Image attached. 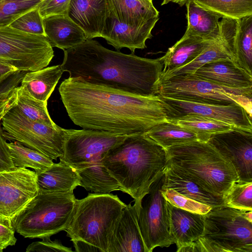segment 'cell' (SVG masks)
Returning <instances> with one entry per match:
<instances>
[{
  "label": "cell",
  "instance_id": "21",
  "mask_svg": "<svg viewBox=\"0 0 252 252\" xmlns=\"http://www.w3.org/2000/svg\"><path fill=\"white\" fill-rule=\"evenodd\" d=\"M169 231L177 252L196 241L204 228V216L176 207L168 202Z\"/></svg>",
  "mask_w": 252,
  "mask_h": 252
},
{
  "label": "cell",
  "instance_id": "41",
  "mask_svg": "<svg viewBox=\"0 0 252 252\" xmlns=\"http://www.w3.org/2000/svg\"><path fill=\"white\" fill-rule=\"evenodd\" d=\"M27 252H72L71 248L64 246L60 241H51L50 238L42 239L41 241H36L30 244L26 248Z\"/></svg>",
  "mask_w": 252,
  "mask_h": 252
},
{
  "label": "cell",
  "instance_id": "34",
  "mask_svg": "<svg viewBox=\"0 0 252 252\" xmlns=\"http://www.w3.org/2000/svg\"><path fill=\"white\" fill-rule=\"evenodd\" d=\"M221 18L239 20L252 15V0H194Z\"/></svg>",
  "mask_w": 252,
  "mask_h": 252
},
{
  "label": "cell",
  "instance_id": "32",
  "mask_svg": "<svg viewBox=\"0 0 252 252\" xmlns=\"http://www.w3.org/2000/svg\"><path fill=\"white\" fill-rule=\"evenodd\" d=\"M168 121L194 132L199 140L204 142H207L212 134L240 128L221 121L196 116H186Z\"/></svg>",
  "mask_w": 252,
  "mask_h": 252
},
{
  "label": "cell",
  "instance_id": "1",
  "mask_svg": "<svg viewBox=\"0 0 252 252\" xmlns=\"http://www.w3.org/2000/svg\"><path fill=\"white\" fill-rule=\"evenodd\" d=\"M59 92L70 120L84 129L128 135L146 133L167 121L158 95L135 94L69 77Z\"/></svg>",
  "mask_w": 252,
  "mask_h": 252
},
{
  "label": "cell",
  "instance_id": "27",
  "mask_svg": "<svg viewBox=\"0 0 252 252\" xmlns=\"http://www.w3.org/2000/svg\"><path fill=\"white\" fill-rule=\"evenodd\" d=\"M163 188L172 189L180 194L212 208L225 206L222 196L212 193L178 173L167 164L164 171Z\"/></svg>",
  "mask_w": 252,
  "mask_h": 252
},
{
  "label": "cell",
  "instance_id": "9",
  "mask_svg": "<svg viewBox=\"0 0 252 252\" xmlns=\"http://www.w3.org/2000/svg\"><path fill=\"white\" fill-rule=\"evenodd\" d=\"M158 95L175 99L216 105L238 104L252 116V88H231L200 78L193 74L159 81Z\"/></svg>",
  "mask_w": 252,
  "mask_h": 252
},
{
  "label": "cell",
  "instance_id": "5",
  "mask_svg": "<svg viewBox=\"0 0 252 252\" xmlns=\"http://www.w3.org/2000/svg\"><path fill=\"white\" fill-rule=\"evenodd\" d=\"M166 151L171 168L212 193L223 197L239 181L232 164L207 142L192 141Z\"/></svg>",
  "mask_w": 252,
  "mask_h": 252
},
{
  "label": "cell",
  "instance_id": "25",
  "mask_svg": "<svg viewBox=\"0 0 252 252\" xmlns=\"http://www.w3.org/2000/svg\"><path fill=\"white\" fill-rule=\"evenodd\" d=\"M186 4L188 25L185 33L200 37L207 41L217 40L220 35L219 19L221 17L194 0H188Z\"/></svg>",
  "mask_w": 252,
  "mask_h": 252
},
{
  "label": "cell",
  "instance_id": "24",
  "mask_svg": "<svg viewBox=\"0 0 252 252\" xmlns=\"http://www.w3.org/2000/svg\"><path fill=\"white\" fill-rule=\"evenodd\" d=\"M36 177L39 191L73 192L80 185V178L77 171L62 161L54 163L45 171L36 174Z\"/></svg>",
  "mask_w": 252,
  "mask_h": 252
},
{
  "label": "cell",
  "instance_id": "8",
  "mask_svg": "<svg viewBox=\"0 0 252 252\" xmlns=\"http://www.w3.org/2000/svg\"><path fill=\"white\" fill-rule=\"evenodd\" d=\"M242 211L224 205L203 215L204 231L194 243L195 252H252V222Z\"/></svg>",
  "mask_w": 252,
  "mask_h": 252
},
{
  "label": "cell",
  "instance_id": "3",
  "mask_svg": "<svg viewBox=\"0 0 252 252\" xmlns=\"http://www.w3.org/2000/svg\"><path fill=\"white\" fill-rule=\"evenodd\" d=\"M102 162L119 190L137 203L163 173L168 156L165 149L142 133L126 135L107 151Z\"/></svg>",
  "mask_w": 252,
  "mask_h": 252
},
{
  "label": "cell",
  "instance_id": "15",
  "mask_svg": "<svg viewBox=\"0 0 252 252\" xmlns=\"http://www.w3.org/2000/svg\"><path fill=\"white\" fill-rule=\"evenodd\" d=\"M207 142L232 164L239 181L252 182V131L235 128L214 133Z\"/></svg>",
  "mask_w": 252,
  "mask_h": 252
},
{
  "label": "cell",
  "instance_id": "11",
  "mask_svg": "<svg viewBox=\"0 0 252 252\" xmlns=\"http://www.w3.org/2000/svg\"><path fill=\"white\" fill-rule=\"evenodd\" d=\"M54 56L53 47L45 36L8 26L0 28V60L18 70L30 72L42 69Z\"/></svg>",
  "mask_w": 252,
  "mask_h": 252
},
{
  "label": "cell",
  "instance_id": "2",
  "mask_svg": "<svg viewBox=\"0 0 252 252\" xmlns=\"http://www.w3.org/2000/svg\"><path fill=\"white\" fill-rule=\"evenodd\" d=\"M61 67L69 77L147 96L157 95L163 64L159 58L126 54L103 47L93 39L63 50Z\"/></svg>",
  "mask_w": 252,
  "mask_h": 252
},
{
  "label": "cell",
  "instance_id": "10",
  "mask_svg": "<svg viewBox=\"0 0 252 252\" xmlns=\"http://www.w3.org/2000/svg\"><path fill=\"white\" fill-rule=\"evenodd\" d=\"M1 129L5 139L17 141L52 160L63 154V128L31 120L14 105L3 117Z\"/></svg>",
  "mask_w": 252,
  "mask_h": 252
},
{
  "label": "cell",
  "instance_id": "29",
  "mask_svg": "<svg viewBox=\"0 0 252 252\" xmlns=\"http://www.w3.org/2000/svg\"><path fill=\"white\" fill-rule=\"evenodd\" d=\"M222 59H230L233 61L226 44L219 36L190 63L174 70L162 72L159 81L165 80L175 76L193 74L204 64Z\"/></svg>",
  "mask_w": 252,
  "mask_h": 252
},
{
  "label": "cell",
  "instance_id": "18",
  "mask_svg": "<svg viewBox=\"0 0 252 252\" xmlns=\"http://www.w3.org/2000/svg\"><path fill=\"white\" fill-rule=\"evenodd\" d=\"M107 252H146L137 222L135 204L123 209L111 237Z\"/></svg>",
  "mask_w": 252,
  "mask_h": 252
},
{
  "label": "cell",
  "instance_id": "13",
  "mask_svg": "<svg viewBox=\"0 0 252 252\" xmlns=\"http://www.w3.org/2000/svg\"><path fill=\"white\" fill-rule=\"evenodd\" d=\"M158 95L164 107L167 121L196 116L215 119L252 131V116L241 105L202 104Z\"/></svg>",
  "mask_w": 252,
  "mask_h": 252
},
{
  "label": "cell",
  "instance_id": "33",
  "mask_svg": "<svg viewBox=\"0 0 252 252\" xmlns=\"http://www.w3.org/2000/svg\"><path fill=\"white\" fill-rule=\"evenodd\" d=\"M14 105L24 115L31 120L54 127L58 126L48 113L47 101L33 98L21 85L16 88Z\"/></svg>",
  "mask_w": 252,
  "mask_h": 252
},
{
  "label": "cell",
  "instance_id": "44",
  "mask_svg": "<svg viewBox=\"0 0 252 252\" xmlns=\"http://www.w3.org/2000/svg\"><path fill=\"white\" fill-rule=\"evenodd\" d=\"M75 251L77 252H102L99 248L84 241L75 240L72 241Z\"/></svg>",
  "mask_w": 252,
  "mask_h": 252
},
{
  "label": "cell",
  "instance_id": "19",
  "mask_svg": "<svg viewBox=\"0 0 252 252\" xmlns=\"http://www.w3.org/2000/svg\"><path fill=\"white\" fill-rule=\"evenodd\" d=\"M193 74L223 87L237 89L252 88V75L230 59L207 63Z\"/></svg>",
  "mask_w": 252,
  "mask_h": 252
},
{
  "label": "cell",
  "instance_id": "20",
  "mask_svg": "<svg viewBox=\"0 0 252 252\" xmlns=\"http://www.w3.org/2000/svg\"><path fill=\"white\" fill-rule=\"evenodd\" d=\"M106 12V0H70L67 15L90 39L101 37Z\"/></svg>",
  "mask_w": 252,
  "mask_h": 252
},
{
  "label": "cell",
  "instance_id": "47",
  "mask_svg": "<svg viewBox=\"0 0 252 252\" xmlns=\"http://www.w3.org/2000/svg\"><path fill=\"white\" fill-rule=\"evenodd\" d=\"M242 215L244 218L252 222V211L242 210Z\"/></svg>",
  "mask_w": 252,
  "mask_h": 252
},
{
  "label": "cell",
  "instance_id": "40",
  "mask_svg": "<svg viewBox=\"0 0 252 252\" xmlns=\"http://www.w3.org/2000/svg\"><path fill=\"white\" fill-rule=\"evenodd\" d=\"M70 0H42L37 6L43 19L54 15H67Z\"/></svg>",
  "mask_w": 252,
  "mask_h": 252
},
{
  "label": "cell",
  "instance_id": "39",
  "mask_svg": "<svg viewBox=\"0 0 252 252\" xmlns=\"http://www.w3.org/2000/svg\"><path fill=\"white\" fill-rule=\"evenodd\" d=\"M8 27L25 33L45 36L43 18L37 6L19 17Z\"/></svg>",
  "mask_w": 252,
  "mask_h": 252
},
{
  "label": "cell",
  "instance_id": "31",
  "mask_svg": "<svg viewBox=\"0 0 252 252\" xmlns=\"http://www.w3.org/2000/svg\"><path fill=\"white\" fill-rule=\"evenodd\" d=\"M7 144L15 167L31 168L38 174L45 171L54 163L44 155L17 141Z\"/></svg>",
  "mask_w": 252,
  "mask_h": 252
},
{
  "label": "cell",
  "instance_id": "42",
  "mask_svg": "<svg viewBox=\"0 0 252 252\" xmlns=\"http://www.w3.org/2000/svg\"><path fill=\"white\" fill-rule=\"evenodd\" d=\"M12 219L0 216V252L8 246L15 245L17 239Z\"/></svg>",
  "mask_w": 252,
  "mask_h": 252
},
{
  "label": "cell",
  "instance_id": "14",
  "mask_svg": "<svg viewBox=\"0 0 252 252\" xmlns=\"http://www.w3.org/2000/svg\"><path fill=\"white\" fill-rule=\"evenodd\" d=\"M38 192L35 171L15 167L0 172V216L12 219Z\"/></svg>",
  "mask_w": 252,
  "mask_h": 252
},
{
  "label": "cell",
  "instance_id": "28",
  "mask_svg": "<svg viewBox=\"0 0 252 252\" xmlns=\"http://www.w3.org/2000/svg\"><path fill=\"white\" fill-rule=\"evenodd\" d=\"M63 72L61 65L27 72L21 82V86L33 98L47 101Z\"/></svg>",
  "mask_w": 252,
  "mask_h": 252
},
{
  "label": "cell",
  "instance_id": "23",
  "mask_svg": "<svg viewBox=\"0 0 252 252\" xmlns=\"http://www.w3.org/2000/svg\"><path fill=\"white\" fill-rule=\"evenodd\" d=\"M117 19L132 27L145 26L159 19V12L149 0H106Z\"/></svg>",
  "mask_w": 252,
  "mask_h": 252
},
{
  "label": "cell",
  "instance_id": "48",
  "mask_svg": "<svg viewBox=\"0 0 252 252\" xmlns=\"http://www.w3.org/2000/svg\"><path fill=\"white\" fill-rule=\"evenodd\" d=\"M150 0V1H153V0Z\"/></svg>",
  "mask_w": 252,
  "mask_h": 252
},
{
  "label": "cell",
  "instance_id": "4",
  "mask_svg": "<svg viewBox=\"0 0 252 252\" xmlns=\"http://www.w3.org/2000/svg\"><path fill=\"white\" fill-rule=\"evenodd\" d=\"M126 135L94 129L63 128V154L60 160L78 172L80 186L94 193L119 190L118 182L103 165L107 151Z\"/></svg>",
  "mask_w": 252,
  "mask_h": 252
},
{
  "label": "cell",
  "instance_id": "6",
  "mask_svg": "<svg viewBox=\"0 0 252 252\" xmlns=\"http://www.w3.org/2000/svg\"><path fill=\"white\" fill-rule=\"evenodd\" d=\"M126 204L113 194L91 193L78 199L67 228L70 240H80L107 252L110 240Z\"/></svg>",
  "mask_w": 252,
  "mask_h": 252
},
{
  "label": "cell",
  "instance_id": "45",
  "mask_svg": "<svg viewBox=\"0 0 252 252\" xmlns=\"http://www.w3.org/2000/svg\"><path fill=\"white\" fill-rule=\"evenodd\" d=\"M18 71L11 65L0 60V83Z\"/></svg>",
  "mask_w": 252,
  "mask_h": 252
},
{
  "label": "cell",
  "instance_id": "46",
  "mask_svg": "<svg viewBox=\"0 0 252 252\" xmlns=\"http://www.w3.org/2000/svg\"><path fill=\"white\" fill-rule=\"evenodd\" d=\"M188 0H162V2L161 3V5H164L167 4L170 2H174L178 3L180 5V6H183Z\"/></svg>",
  "mask_w": 252,
  "mask_h": 252
},
{
  "label": "cell",
  "instance_id": "17",
  "mask_svg": "<svg viewBox=\"0 0 252 252\" xmlns=\"http://www.w3.org/2000/svg\"><path fill=\"white\" fill-rule=\"evenodd\" d=\"M158 20L156 19L141 27L130 26L119 22L107 4L106 16L101 37L117 50L127 48L134 53L137 49L146 47V41L152 38L151 32Z\"/></svg>",
  "mask_w": 252,
  "mask_h": 252
},
{
  "label": "cell",
  "instance_id": "26",
  "mask_svg": "<svg viewBox=\"0 0 252 252\" xmlns=\"http://www.w3.org/2000/svg\"><path fill=\"white\" fill-rule=\"evenodd\" d=\"M211 42L200 37L185 33L173 46L168 48L163 56L159 58L163 64L162 72L174 70L190 63Z\"/></svg>",
  "mask_w": 252,
  "mask_h": 252
},
{
  "label": "cell",
  "instance_id": "16",
  "mask_svg": "<svg viewBox=\"0 0 252 252\" xmlns=\"http://www.w3.org/2000/svg\"><path fill=\"white\" fill-rule=\"evenodd\" d=\"M219 24L220 36L233 61L252 75V15L239 20L222 18Z\"/></svg>",
  "mask_w": 252,
  "mask_h": 252
},
{
  "label": "cell",
  "instance_id": "43",
  "mask_svg": "<svg viewBox=\"0 0 252 252\" xmlns=\"http://www.w3.org/2000/svg\"><path fill=\"white\" fill-rule=\"evenodd\" d=\"M6 139L0 131V172L15 168Z\"/></svg>",
  "mask_w": 252,
  "mask_h": 252
},
{
  "label": "cell",
  "instance_id": "30",
  "mask_svg": "<svg viewBox=\"0 0 252 252\" xmlns=\"http://www.w3.org/2000/svg\"><path fill=\"white\" fill-rule=\"evenodd\" d=\"M146 134L165 149L176 145L199 140L194 132L168 121L157 124Z\"/></svg>",
  "mask_w": 252,
  "mask_h": 252
},
{
  "label": "cell",
  "instance_id": "22",
  "mask_svg": "<svg viewBox=\"0 0 252 252\" xmlns=\"http://www.w3.org/2000/svg\"><path fill=\"white\" fill-rule=\"evenodd\" d=\"M43 22L45 37L52 47L64 50L87 39L84 31L67 15L49 16Z\"/></svg>",
  "mask_w": 252,
  "mask_h": 252
},
{
  "label": "cell",
  "instance_id": "35",
  "mask_svg": "<svg viewBox=\"0 0 252 252\" xmlns=\"http://www.w3.org/2000/svg\"><path fill=\"white\" fill-rule=\"evenodd\" d=\"M223 198L224 205L227 207L252 211V182H235Z\"/></svg>",
  "mask_w": 252,
  "mask_h": 252
},
{
  "label": "cell",
  "instance_id": "36",
  "mask_svg": "<svg viewBox=\"0 0 252 252\" xmlns=\"http://www.w3.org/2000/svg\"><path fill=\"white\" fill-rule=\"evenodd\" d=\"M42 0H0V28L8 27Z\"/></svg>",
  "mask_w": 252,
  "mask_h": 252
},
{
  "label": "cell",
  "instance_id": "37",
  "mask_svg": "<svg viewBox=\"0 0 252 252\" xmlns=\"http://www.w3.org/2000/svg\"><path fill=\"white\" fill-rule=\"evenodd\" d=\"M26 72L18 70L0 83V131L3 117L14 104L16 88Z\"/></svg>",
  "mask_w": 252,
  "mask_h": 252
},
{
  "label": "cell",
  "instance_id": "7",
  "mask_svg": "<svg viewBox=\"0 0 252 252\" xmlns=\"http://www.w3.org/2000/svg\"><path fill=\"white\" fill-rule=\"evenodd\" d=\"M77 200L73 192L39 191L12 219L16 232L25 238L50 237L65 230L72 219Z\"/></svg>",
  "mask_w": 252,
  "mask_h": 252
},
{
  "label": "cell",
  "instance_id": "12",
  "mask_svg": "<svg viewBox=\"0 0 252 252\" xmlns=\"http://www.w3.org/2000/svg\"><path fill=\"white\" fill-rule=\"evenodd\" d=\"M164 172L150 186L137 203V222L146 252L157 247H168L174 244L169 231L168 202L162 194Z\"/></svg>",
  "mask_w": 252,
  "mask_h": 252
},
{
  "label": "cell",
  "instance_id": "38",
  "mask_svg": "<svg viewBox=\"0 0 252 252\" xmlns=\"http://www.w3.org/2000/svg\"><path fill=\"white\" fill-rule=\"evenodd\" d=\"M161 192L169 203L186 211L204 215L212 208L209 205L183 195L172 189L162 188Z\"/></svg>",
  "mask_w": 252,
  "mask_h": 252
}]
</instances>
